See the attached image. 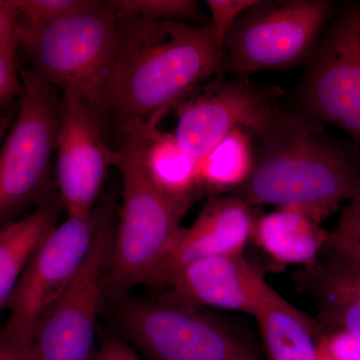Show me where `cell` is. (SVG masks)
<instances>
[{
  "label": "cell",
  "instance_id": "cell-1",
  "mask_svg": "<svg viewBox=\"0 0 360 360\" xmlns=\"http://www.w3.org/2000/svg\"><path fill=\"white\" fill-rule=\"evenodd\" d=\"M253 139L252 174L233 193L253 207L296 208L322 224L360 196V149L300 108H281Z\"/></svg>",
  "mask_w": 360,
  "mask_h": 360
},
{
  "label": "cell",
  "instance_id": "cell-2",
  "mask_svg": "<svg viewBox=\"0 0 360 360\" xmlns=\"http://www.w3.org/2000/svg\"><path fill=\"white\" fill-rule=\"evenodd\" d=\"M224 72L222 47L210 23L118 15L106 110L122 127L163 116L200 85Z\"/></svg>",
  "mask_w": 360,
  "mask_h": 360
},
{
  "label": "cell",
  "instance_id": "cell-3",
  "mask_svg": "<svg viewBox=\"0 0 360 360\" xmlns=\"http://www.w3.org/2000/svg\"><path fill=\"white\" fill-rule=\"evenodd\" d=\"M113 167L122 180V206L116 227L108 293L122 297L141 284L156 285L188 206L161 193L142 163L136 137L123 130Z\"/></svg>",
  "mask_w": 360,
  "mask_h": 360
},
{
  "label": "cell",
  "instance_id": "cell-4",
  "mask_svg": "<svg viewBox=\"0 0 360 360\" xmlns=\"http://www.w3.org/2000/svg\"><path fill=\"white\" fill-rule=\"evenodd\" d=\"M117 25L113 2L99 1L56 22L20 25V51L42 82L78 97L103 117Z\"/></svg>",
  "mask_w": 360,
  "mask_h": 360
},
{
  "label": "cell",
  "instance_id": "cell-5",
  "mask_svg": "<svg viewBox=\"0 0 360 360\" xmlns=\"http://www.w3.org/2000/svg\"><path fill=\"white\" fill-rule=\"evenodd\" d=\"M115 319L125 341L146 360H262L239 324L167 291L123 298Z\"/></svg>",
  "mask_w": 360,
  "mask_h": 360
},
{
  "label": "cell",
  "instance_id": "cell-6",
  "mask_svg": "<svg viewBox=\"0 0 360 360\" xmlns=\"http://www.w3.org/2000/svg\"><path fill=\"white\" fill-rule=\"evenodd\" d=\"M329 0H257L222 44L224 72L253 73L305 65L336 13Z\"/></svg>",
  "mask_w": 360,
  "mask_h": 360
},
{
  "label": "cell",
  "instance_id": "cell-7",
  "mask_svg": "<svg viewBox=\"0 0 360 360\" xmlns=\"http://www.w3.org/2000/svg\"><path fill=\"white\" fill-rule=\"evenodd\" d=\"M20 110L0 148V224L35 203L44 205L58 146L61 101L56 89L20 70Z\"/></svg>",
  "mask_w": 360,
  "mask_h": 360
},
{
  "label": "cell",
  "instance_id": "cell-8",
  "mask_svg": "<svg viewBox=\"0 0 360 360\" xmlns=\"http://www.w3.org/2000/svg\"><path fill=\"white\" fill-rule=\"evenodd\" d=\"M115 231L112 217L99 212L82 266L35 328L34 360H96V322L108 292Z\"/></svg>",
  "mask_w": 360,
  "mask_h": 360
},
{
  "label": "cell",
  "instance_id": "cell-9",
  "mask_svg": "<svg viewBox=\"0 0 360 360\" xmlns=\"http://www.w3.org/2000/svg\"><path fill=\"white\" fill-rule=\"evenodd\" d=\"M304 65L298 108L360 149V1L335 13Z\"/></svg>",
  "mask_w": 360,
  "mask_h": 360
},
{
  "label": "cell",
  "instance_id": "cell-10",
  "mask_svg": "<svg viewBox=\"0 0 360 360\" xmlns=\"http://www.w3.org/2000/svg\"><path fill=\"white\" fill-rule=\"evenodd\" d=\"M283 92L248 78L217 75L179 101L174 135L184 150L200 160L238 129L262 134L283 108Z\"/></svg>",
  "mask_w": 360,
  "mask_h": 360
},
{
  "label": "cell",
  "instance_id": "cell-11",
  "mask_svg": "<svg viewBox=\"0 0 360 360\" xmlns=\"http://www.w3.org/2000/svg\"><path fill=\"white\" fill-rule=\"evenodd\" d=\"M98 219L96 210L87 219L68 217L47 233L7 302V335L30 347L40 319L82 266Z\"/></svg>",
  "mask_w": 360,
  "mask_h": 360
},
{
  "label": "cell",
  "instance_id": "cell-12",
  "mask_svg": "<svg viewBox=\"0 0 360 360\" xmlns=\"http://www.w3.org/2000/svg\"><path fill=\"white\" fill-rule=\"evenodd\" d=\"M103 117L71 94H63L54 167L68 217L87 219L115 163L116 151L101 134Z\"/></svg>",
  "mask_w": 360,
  "mask_h": 360
},
{
  "label": "cell",
  "instance_id": "cell-13",
  "mask_svg": "<svg viewBox=\"0 0 360 360\" xmlns=\"http://www.w3.org/2000/svg\"><path fill=\"white\" fill-rule=\"evenodd\" d=\"M269 283L245 255L201 258L176 270L163 288L198 307L255 316Z\"/></svg>",
  "mask_w": 360,
  "mask_h": 360
},
{
  "label": "cell",
  "instance_id": "cell-14",
  "mask_svg": "<svg viewBox=\"0 0 360 360\" xmlns=\"http://www.w3.org/2000/svg\"><path fill=\"white\" fill-rule=\"evenodd\" d=\"M257 217L253 206L233 194L210 198L193 224L180 229L155 286H165L176 270L201 258L245 255Z\"/></svg>",
  "mask_w": 360,
  "mask_h": 360
},
{
  "label": "cell",
  "instance_id": "cell-15",
  "mask_svg": "<svg viewBox=\"0 0 360 360\" xmlns=\"http://www.w3.org/2000/svg\"><path fill=\"white\" fill-rule=\"evenodd\" d=\"M293 278L314 298L323 331L360 336V265L326 246L319 259Z\"/></svg>",
  "mask_w": 360,
  "mask_h": 360
},
{
  "label": "cell",
  "instance_id": "cell-16",
  "mask_svg": "<svg viewBox=\"0 0 360 360\" xmlns=\"http://www.w3.org/2000/svg\"><path fill=\"white\" fill-rule=\"evenodd\" d=\"M160 116L123 127L139 142L142 163L153 184L169 198L191 207L200 198L198 160L180 146L174 134L161 131Z\"/></svg>",
  "mask_w": 360,
  "mask_h": 360
},
{
  "label": "cell",
  "instance_id": "cell-17",
  "mask_svg": "<svg viewBox=\"0 0 360 360\" xmlns=\"http://www.w3.org/2000/svg\"><path fill=\"white\" fill-rule=\"evenodd\" d=\"M328 231L307 212L281 207L258 215L251 241L276 269L314 264L328 241Z\"/></svg>",
  "mask_w": 360,
  "mask_h": 360
},
{
  "label": "cell",
  "instance_id": "cell-18",
  "mask_svg": "<svg viewBox=\"0 0 360 360\" xmlns=\"http://www.w3.org/2000/svg\"><path fill=\"white\" fill-rule=\"evenodd\" d=\"M253 317L269 360H319L321 323L316 317L296 309L270 284Z\"/></svg>",
  "mask_w": 360,
  "mask_h": 360
},
{
  "label": "cell",
  "instance_id": "cell-19",
  "mask_svg": "<svg viewBox=\"0 0 360 360\" xmlns=\"http://www.w3.org/2000/svg\"><path fill=\"white\" fill-rule=\"evenodd\" d=\"M58 206L46 202L0 229V311L45 236L56 225Z\"/></svg>",
  "mask_w": 360,
  "mask_h": 360
},
{
  "label": "cell",
  "instance_id": "cell-20",
  "mask_svg": "<svg viewBox=\"0 0 360 360\" xmlns=\"http://www.w3.org/2000/svg\"><path fill=\"white\" fill-rule=\"evenodd\" d=\"M255 143L252 135L238 129L198 160L201 195H229L239 191L253 172Z\"/></svg>",
  "mask_w": 360,
  "mask_h": 360
},
{
  "label": "cell",
  "instance_id": "cell-21",
  "mask_svg": "<svg viewBox=\"0 0 360 360\" xmlns=\"http://www.w3.org/2000/svg\"><path fill=\"white\" fill-rule=\"evenodd\" d=\"M112 2L118 15H135L150 20L182 21L202 25L200 23L202 18L200 4L193 0H116Z\"/></svg>",
  "mask_w": 360,
  "mask_h": 360
},
{
  "label": "cell",
  "instance_id": "cell-22",
  "mask_svg": "<svg viewBox=\"0 0 360 360\" xmlns=\"http://www.w3.org/2000/svg\"><path fill=\"white\" fill-rule=\"evenodd\" d=\"M99 0H11L20 25H44L63 20L86 9Z\"/></svg>",
  "mask_w": 360,
  "mask_h": 360
},
{
  "label": "cell",
  "instance_id": "cell-23",
  "mask_svg": "<svg viewBox=\"0 0 360 360\" xmlns=\"http://www.w3.org/2000/svg\"><path fill=\"white\" fill-rule=\"evenodd\" d=\"M326 246L360 265V196L343 206Z\"/></svg>",
  "mask_w": 360,
  "mask_h": 360
},
{
  "label": "cell",
  "instance_id": "cell-24",
  "mask_svg": "<svg viewBox=\"0 0 360 360\" xmlns=\"http://www.w3.org/2000/svg\"><path fill=\"white\" fill-rule=\"evenodd\" d=\"M257 0H207L210 25L219 44H224L232 26Z\"/></svg>",
  "mask_w": 360,
  "mask_h": 360
},
{
  "label": "cell",
  "instance_id": "cell-25",
  "mask_svg": "<svg viewBox=\"0 0 360 360\" xmlns=\"http://www.w3.org/2000/svg\"><path fill=\"white\" fill-rule=\"evenodd\" d=\"M319 360H360V336L345 331H323Z\"/></svg>",
  "mask_w": 360,
  "mask_h": 360
},
{
  "label": "cell",
  "instance_id": "cell-26",
  "mask_svg": "<svg viewBox=\"0 0 360 360\" xmlns=\"http://www.w3.org/2000/svg\"><path fill=\"white\" fill-rule=\"evenodd\" d=\"M20 20L11 0H0V53L18 61Z\"/></svg>",
  "mask_w": 360,
  "mask_h": 360
},
{
  "label": "cell",
  "instance_id": "cell-27",
  "mask_svg": "<svg viewBox=\"0 0 360 360\" xmlns=\"http://www.w3.org/2000/svg\"><path fill=\"white\" fill-rule=\"evenodd\" d=\"M22 92L20 63L0 53V105L20 98Z\"/></svg>",
  "mask_w": 360,
  "mask_h": 360
},
{
  "label": "cell",
  "instance_id": "cell-28",
  "mask_svg": "<svg viewBox=\"0 0 360 360\" xmlns=\"http://www.w3.org/2000/svg\"><path fill=\"white\" fill-rule=\"evenodd\" d=\"M96 360H146L127 341L113 335L104 336L98 345Z\"/></svg>",
  "mask_w": 360,
  "mask_h": 360
},
{
  "label": "cell",
  "instance_id": "cell-29",
  "mask_svg": "<svg viewBox=\"0 0 360 360\" xmlns=\"http://www.w3.org/2000/svg\"><path fill=\"white\" fill-rule=\"evenodd\" d=\"M0 360H34L30 347L7 335L0 326Z\"/></svg>",
  "mask_w": 360,
  "mask_h": 360
},
{
  "label": "cell",
  "instance_id": "cell-30",
  "mask_svg": "<svg viewBox=\"0 0 360 360\" xmlns=\"http://www.w3.org/2000/svg\"><path fill=\"white\" fill-rule=\"evenodd\" d=\"M7 130V122L6 120H1L0 118V142H1L4 137L6 136Z\"/></svg>",
  "mask_w": 360,
  "mask_h": 360
}]
</instances>
